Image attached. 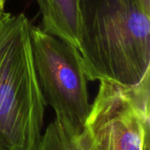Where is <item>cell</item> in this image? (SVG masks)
I'll use <instances>...</instances> for the list:
<instances>
[{
    "label": "cell",
    "mask_w": 150,
    "mask_h": 150,
    "mask_svg": "<svg viewBox=\"0 0 150 150\" xmlns=\"http://www.w3.org/2000/svg\"><path fill=\"white\" fill-rule=\"evenodd\" d=\"M78 50L88 81L125 87L150 74V19L137 0H80Z\"/></svg>",
    "instance_id": "1"
},
{
    "label": "cell",
    "mask_w": 150,
    "mask_h": 150,
    "mask_svg": "<svg viewBox=\"0 0 150 150\" xmlns=\"http://www.w3.org/2000/svg\"><path fill=\"white\" fill-rule=\"evenodd\" d=\"M23 13L0 16V150H38L46 102Z\"/></svg>",
    "instance_id": "2"
},
{
    "label": "cell",
    "mask_w": 150,
    "mask_h": 150,
    "mask_svg": "<svg viewBox=\"0 0 150 150\" xmlns=\"http://www.w3.org/2000/svg\"><path fill=\"white\" fill-rule=\"evenodd\" d=\"M31 45L37 78L55 120L74 133H81L91 111L87 77L79 50L31 25Z\"/></svg>",
    "instance_id": "3"
},
{
    "label": "cell",
    "mask_w": 150,
    "mask_h": 150,
    "mask_svg": "<svg viewBox=\"0 0 150 150\" xmlns=\"http://www.w3.org/2000/svg\"><path fill=\"white\" fill-rule=\"evenodd\" d=\"M149 76L134 87L99 81L84 125L92 150H149Z\"/></svg>",
    "instance_id": "4"
},
{
    "label": "cell",
    "mask_w": 150,
    "mask_h": 150,
    "mask_svg": "<svg viewBox=\"0 0 150 150\" xmlns=\"http://www.w3.org/2000/svg\"><path fill=\"white\" fill-rule=\"evenodd\" d=\"M42 16V30L61 40L79 47L80 0H37Z\"/></svg>",
    "instance_id": "5"
},
{
    "label": "cell",
    "mask_w": 150,
    "mask_h": 150,
    "mask_svg": "<svg viewBox=\"0 0 150 150\" xmlns=\"http://www.w3.org/2000/svg\"><path fill=\"white\" fill-rule=\"evenodd\" d=\"M38 150H92V148L84 129L74 133L54 120L42 134Z\"/></svg>",
    "instance_id": "6"
},
{
    "label": "cell",
    "mask_w": 150,
    "mask_h": 150,
    "mask_svg": "<svg viewBox=\"0 0 150 150\" xmlns=\"http://www.w3.org/2000/svg\"><path fill=\"white\" fill-rule=\"evenodd\" d=\"M141 4L142 8L148 13L150 14V0H137Z\"/></svg>",
    "instance_id": "7"
},
{
    "label": "cell",
    "mask_w": 150,
    "mask_h": 150,
    "mask_svg": "<svg viewBox=\"0 0 150 150\" xmlns=\"http://www.w3.org/2000/svg\"><path fill=\"white\" fill-rule=\"evenodd\" d=\"M4 4L5 0H0V16L4 11Z\"/></svg>",
    "instance_id": "8"
}]
</instances>
